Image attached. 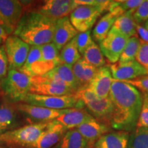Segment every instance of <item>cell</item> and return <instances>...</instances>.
Here are the masks:
<instances>
[{"label": "cell", "mask_w": 148, "mask_h": 148, "mask_svg": "<svg viewBox=\"0 0 148 148\" xmlns=\"http://www.w3.org/2000/svg\"><path fill=\"white\" fill-rule=\"evenodd\" d=\"M109 97L113 106L110 127L126 132L135 130L143 105L139 90L126 82L114 79Z\"/></svg>", "instance_id": "1"}, {"label": "cell", "mask_w": 148, "mask_h": 148, "mask_svg": "<svg viewBox=\"0 0 148 148\" xmlns=\"http://www.w3.org/2000/svg\"><path fill=\"white\" fill-rule=\"evenodd\" d=\"M4 48L9 69L19 71L26 61L30 49L29 45L18 37L12 35L9 36L5 40Z\"/></svg>", "instance_id": "9"}, {"label": "cell", "mask_w": 148, "mask_h": 148, "mask_svg": "<svg viewBox=\"0 0 148 148\" xmlns=\"http://www.w3.org/2000/svg\"><path fill=\"white\" fill-rule=\"evenodd\" d=\"M76 36L66 44L60 50V60L61 64L73 66L79 59L82 58L77 49Z\"/></svg>", "instance_id": "27"}, {"label": "cell", "mask_w": 148, "mask_h": 148, "mask_svg": "<svg viewBox=\"0 0 148 148\" xmlns=\"http://www.w3.org/2000/svg\"><path fill=\"white\" fill-rule=\"evenodd\" d=\"M0 26H1L3 27V28H4L5 30H6V32L8 33V34H11V33H12V31L11 30V29H10V27H8V25H7V23L5 22L4 19L3 18L1 13H0Z\"/></svg>", "instance_id": "42"}, {"label": "cell", "mask_w": 148, "mask_h": 148, "mask_svg": "<svg viewBox=\"0 0 148 148\" xmlns=\"http://www.w3.org/2000/svg\"><path fill=\"white\" fill-rule=\"evenodd\" d=\"M73 74L77 79L79 88L88 86L97 71V68L81 58L72 66ZM78 88V89H79Z\"/></svg>", "instance_id": "21"}, {"label": "cell", "mask_w": 148, "mask_h": 148, "mask_svg": "<svg viewBox=\"0 0 148 148\" xmlns=\"http://www.w3.org/2000/svg\"><path fill=\"white\" fill-rule=\"evenodd\" d=\"M29 93L48 96L73 95L74 92L53 70L40 76L31 77Z\"/></svg>", "instance_id": "5"}, {"label": "cell", "mask_w": 148, "mask_h": 148, "mask_svg": "<svg viewBox=\"0 0 148 148\" xmlns=\"http://www.w3.org/2000/svg\"><path fill=\"white\" fill-rule=\"evenodd\" d=\"M76 129L87 142L89 148H92L101 136L111 130L109 125L97 121L92 116L79 125Z\"/></svg>", "instance_id": "13"}, {"label": "cell", "mask_w": 148, "mask_h": 148, "mask_svg": "<svg viewBox=\"0 0 148 148\" xmlns=\"http://www.w3.org/2000/svg\"><path fill=\"white\" fill-rule=\"evenodd\" d=\"M129 132L123 131L108 132L99 138L95 144V148H127Z\"/></svg>", "instance_id": "19"}, {"label": "cell", "mask_w": 148, "mask_h": 148, "mask_svg": "<svg viewBox=\"0 0 148 148\" xmlns=\"http://www.w3.org/2000/svg\"><path fill=\"white\" fill-rule=\"evenodd\" d=\"M128 38L112 27L106 38L99 42V48L109 62L114 64L119 60Z\"/></svg>", "instance_id": "10"}, {"label": "cell", "mask_w": 148, "mask_h": 148, "mask_svg": "<svg viewBox=\"0 0 148 148\" xmlns=\"http://www.w3.org/2000/svg\"><path fill=\"white\" fill-rule=\"evenodd\" d=\"M108 10L106 6H78L70 14L69 19L77 32H85L90 30L98 17Z\"/></svg>", "instance_id": "8"}, {"label": "cell", "mask_w": 148, "mask_h": 148, "mask_svg": "<svg viewBox=\"0 0 148 148\" xmlns=\"http://www.w3.org/2000/svg\"><path fill=\"white\" fill-rule=\"evenodd\" d=\"M56 21L37 11L23 14L14 31L18 37L28 45L42 46L53 41Z\"/></svg>", "instance_id": "2"}, {"label": "cell", "mask_w": 148, "mask_h": 148, "mask_svg": "<svg viewBox=\"0 0 148 148\" xmlns=\"http://www.w3.org/2000/svg\"><path fill=\"white\" fill-rule=\"evenodd\" d=\"M91 116L87 110L84 108H71L68 112L58 116L55 120L63 125L65 128L71 130L76 128Z\"/></svg>", "instance_id": "20"}, {"label": "cell", "mask_w": 148, "mask_h": 148, "mask_svg": "<svg viewBox=\"0 0 148 148\" xmlns=\"http://www.w3.org/2000/svg\"><path fill=\"white\" fill-rule=\"evenodd\" d=\"M136 32L140 38V40L148 42V30L143 25L136 24Z\"/></svg>", "instance_id": "40"}, {"label": "cell", "mask_w": 148, "mask_h": 148, "mask_svg": "<svg viewBox=\"0 0 148 148\" xmlns=\"http://www.w3.org/2000/svg\"><path fill=\"white\" fill-rule=\"evenodd\" d=\"M42 60L40 46H32L29 49L26 61L22 68H27L34 62Z\"/></svg>", "instance_id": "36"}, {"label": "cell", "mask_w": 148, "mask_h": 148, "mask_svg": "<svg viewBox=\"0 0 148 148\" xmlns=\"http://www.w3.org/2000/svg\"><path fill=\"white\" fill-rule=\"evenodd\" d=\"M42 59L49 62H56L61 64L59 50L53 42L40 46Z\"/></svg>", "instance_id": "32"}, {"label": "cell", "mask_w": 148, "mask_h": 148, "mask_svg": "<svg viewBox=\"0 0 148 148\" xmlns=\"http://www.w3.org/2000/svg\"><path fill=\"white\" fill-rule=\"evenodd\" d=\"M110 69L112 78L120 82L132 80L147 75V72L136 60L126 62H117L110 64Z\"/></svg>", "instance_id": "12"}, {"label": "cell", "mask_w": 148, "mask_h": 148, "mask_svg": "<svg viewBox=\"0 0 148 148\" xmlns=\"http://www.w3.org/2000/svg\"><path fill=\"white\" fill-rule=\"evenodd\" d=\"M116 19V16L110 12L104 14L97 22L92 31V36L97 41L100 42L106 38L113 26Z\"/></svg>", "instance_id": "26"}, {"label": "cell", "mask_w": 148, "mask_h": 148, "mask_svg": "<svg viewBox=\"0 0 148 148\" xmlns=\"http://www.w3.org/2000/svg\"><path fill=\"white\" fill-rule=\"evenodd\" d=\"M8 33L6 32V30L0 26V45H1L3 42H5V40L8 38Z\"/></svg>", "instance_id": "41"}, {"label": "cell", "mask_w": 148, "mask_h": 148, "mask_svg": "<svg viewBox=\"0 0 148 148\" xmlns=\"http://www.w3.org/2000/svg\"><path fill=\"white\" fill-rule=\"evenodd\" d=\"M140 44V40L138 38V36L129 38L118 62H126L135 60L139 49Z\"/></svg>", "instance_id": "31"}, {"label": "cell", "mask_w": 148, "mask_h": 148, "mask_svg": "<svg viewBox=\"0 0 148 148\" xmlns=\"http://www.w3.org/2000/svg\"><path fill=\"white\" fill-rule=\"evenodd\" d=\"M49 123V121L40 122L8 131L0 134V142L8 146L29 148L38 140Z\"/></svg>", "instance_id": "4"}, {"label": "cell", "mask_w": 148, "mask_h": 148, "mask_svg": "<svg viewBox=\"0 0 148 148\" xmlns=\"http://www.w3.org/2000/svg\"><path fill=\"white\" fill-rule=\"evenodd\" d=\"M23 12L21 1L0 0V13L12 32L23 16Z\"/></svg>", "instance_id": "18"}, {"label": "cell", "mask_w": 148, "mask_h": 148, "mask_svg": "<svg viewBox=\"0 0 148 148\" xmlns=\"http://www.w3.org/2000/svg\"><path fill=\"white\" fill-rule=\"evenodd\" d=\"M135 23L140 25L145 23L148 20V0H143L132 14Z\"/></svg>", "instance_id": "33"}, {"label": "cell", "mask_w": 148, "mask_h": 148, "mask_svg": "<svg viewBox=\"0 0 148 148\" xmlns=\"http://www.w3.org/2000/svg\"><path fill=\"white\" fill-rule=\"evenodd\" d=\"M83 57H84L83 58L88 63L97 69L105 66V64H106V60L100 48L94 41L84 51Z\"/></svg>", "instance_id": "29"}, {"label": "cell", "mask_w": 148, "mask_h": 148, "mask_svg": "<svg viewBox=\"0 0 148 148\" xmlns=\"http://www.w3.org/2000/svg\"><path fill=\"white\" fill-rule=\"evenodd\" d=\"M144 27H145V28H146V29H147V30H148V20H147V21H146V22H145V24H144Z\"/></svg>", "instance_id": "44"}, {"label": "cell", "mask_w": 148, "mask_h": 148, "mask_svg": "<svg viewBox=\"0 0 148 148\" xmlns=\"http://www.w3.org/2000/svg\"><path fill=\"white\" fill-rule=\"evenodd\" d=\"M6 147H3V148H23V147H14V146H8L5 145Z\"/></svg>", "instance_id": "43"}, {"label": "cell", "mask_w": 148, "mask_h": 148, "mask_svg": "<svg viewBox=\"0 0 148 148\" xmlns=\"http://www.w3.org/2000/svg\"><path fill=\"white\" fill-rule=\"evenodd\" d=\"M77 7L75 0H47L42 2L37 12L56 21L67 16Z\"/></svg>", "instance_id": "11"}, {"label": "cell", "mask_w": 148, "mask_h": 148, "mask_svg": "<svg viewBox=\"0 0 148 148\" xmlns=\"http://www.w3.org/2000/svg\"><path fill=\"white\" fill-rule=\"evenodd\" d=\"M72 66L67 64H60L53 69L61 80L73 91L74 93L78 90L79 86L73 74Z\"/></svg>", "instance_id": "28"}, {"label": "cell", "mask_w": 148, "mask_h": 148, "mask_svg": "<svg viewBox=\"0 0 148 148\" xmlns=\"http://www.w3.org/2000/svg\"><path fill=\"white\" fill-rule=\"evenodd\" d=\"M74 95L84 103L87 112L92 117L110 126L111 115L113 111L110 97L103 99H99L88 86L79 88Z\"/></svg>", "instance_id": "3"}, {"label": "cell", "mask_w": 148, "mask_h": 148, "mask_svg": "<svg viewBox=\"0 0 148 148\" xmlns=\"http://www.w3.org/2000/svg\"><path fill=\"white\" fill-rule=\"evenodd\" d=\"M16 117V109L11 103L6 101L0 103V134L10 128Z\"/></svg>", "instance_id": "25"}, {"label": "cell", "mask_w": 148, "mask_h": 148, "mask_svg": "<svg viewBox=\"0 0 148 148\" xmlns=\"http://www.w3.org/2000/svg\"><path fill=\"white\" fill-rule=\"evenodd\" d=\"M66 131L67 129L56 120L49 121L40 137L29 148H52L59 143Z\"/></svg>", "instance_id": "15"}, {"label": "cell", "mask_w": 148, "mask_h": 148, "mask_svg": "<svg viewBox=\"0 0 148 148\" xmlns=\"http://www.w3.org/2000/svg\"><path fill=\"white\" fill-rule=\"evenodd\" d=\"M112 27L128 38L137 35L136 23L133 20L132 15L130 13L124 14L116 18Z\"/></svg>", "instance_id": "24"}, {"label": "cell", "mask_w": 148, "mask_h": 148, "mask_svg": "<svg viewBox=\"0 0 148 148\" xmlns=\"http://www.w3.org/2000/svg\"><path fill=\"white\" fill-rule=\"evenodd\" d=\"M54 148H89L87 142L76 128L66 132Z\"/></svg>", "instance_id": "22"}, {"label": "cell", "mask_w": 148, "mask_h": 148, "mask_svg": "<svg viewBox=\"0 0 148 148\" xmlns=\"http://www.w3.org/2000/svg\"><path fill=\"white\" fill-rule=\"evenodd\" d=\"M127 84L132 85L142 92L144 95H146L148 97V74L143 76L137 77V78L132 79V80L125 81Z\"/></svg>", "instance_id": "38"}, {"label": "cell", "mask_w": 148, "mask_h": 148, "mask_svg": "<svg viewBox=\"0 0 148 148\" xmlns=\"http://www.w3.org/2000/svg\"><path fill=\"white\" fill-rule=\"evenodd\" d=\"M78 34L68 16L60 18L56 21L53 43L60 51Z\"/></svg>", "instance_id": "17"}, {"label": "cell", "mask_w": 148, "mask_h": 148, "mask_svg": "<svg viewBox=\"0 0 148 148\" xmlns=\"http://www.w3.org/2000/svg\"><path fill=\"white\" fill-rule=\"evenodd\" d=\"M16 107L20 112L26 114L31 119L42 121L43 122H49L55 120L58 116L66 113L69 110V109L56 110V109L47 108L44 107L29 105L25 103H19Z\"/></svg>", "instance_id": "16"}, {"label": "cell", "mask_w": 148, "mask_h": 148, "mask_svg": "<svg viewBox=\"0 0 148 148\" xmlns=\"http://www.w3.org/2000/svg\"><path fill=\"white\" fill-rule=\"evenodd\" d=\"M23 102L33 106L44 108L63 110L70 108H84V103L75 95L48 96L28 93L24 98Z\"/></svg>", "instance_id": "7"}, {"label": "cell", "mask_w": 148, "mask_h": 148, "mask_svg": "<svg viewBox=\"0 0 148 148\" xmlns=\"http://www.w3.org/2000/svg\"><path fill=\"white\" fill-rule=\"evenodd\" d=\"M127 148H148V127H136L130 136Z\"/></svg>", "instance_id": "30"}, {"label": "cell", "mask_w": 148, "mask_h": 148, "mask_svg": "<svg viewBox=\"0 0 148 148\" xmlns=\"http://www.w3.org/2000/svg\"><path fill=\"white\" fill-rule=\"evenodd\" d=\"M31 83V77L18 70L9 69L6 77L1 82V86L10 99L23 101L29 93Z\"/></svg>", "instance_id": "6"}, {"label": "cell", "mask_w": 148, "mask_h": 148, "mask_svg": "<svg viewBox=\"0 0 148 148\" xmlns=\"http://www.w3.org/2000/svg\"><path fill=\"white\" fill-rule=\"evenodd\" d=\"M135 60L147 71L148 74V42L140 40V47Z\"/></svg>", "instance_id": "35"}, {"label": "cell", "mask_w": 148, "mask_h": 148, "mask_svg": "<svg viewBox=\"0 0 148 148\" xmlns=\"http://www.w3.org/2000/svg\"><path fill=\"white\" fill-rule=\"evenodd\" d=\"M113 80L110 67L103 66L97 69L95 75L88 85V88L97 98L100 99H106L110 95Z\"/></svg>", "instance_id": "14"}, {"label": "cell", "mask_w": 148, "mask_h": 148, "mask_svg": "<svg viewBox=\"0 0 148 148\" xmlns=\"http://www.w3.org/2000/svg\"><path fill=\"white\" fill-rule=\"evenodd\" d=\"M143 0H124V1H112L108 8V12L116 18L121 15L130 13L132 15L134 12Z\"/></svg>", "instance_id": "23"}, {"label": "cell", "mask_w": 148, "mask_h": 148, "mask_svg": "<svg viewBox=\"0 0 148 148\" xmlns=\"http://www.w3.org/2000/svg\"><path fill=\"white\" fill-rule=\"evenodd\" d=\"M8 72V61L5 53V48L0 46V81L6 77Z\"/></svg>", "instance_id": "39"}, {"label": "cell", "mask_w": 148, "mask_h": 148, "mask_svg": "<svg viewBox=\"0 0 148 148\" xmlns=\"http://www.w3.org/2000/svg\"><path fill=\"white\" fill-rule=\"evenodd\" d=\"M76 42L79 53H80V55L83 56L84 51L93 42L91 35H90V30L79 33L76 36Z\"/></svg>", "instance_id": "34"}, {"label": "cell", "mask_w": 148, "mask_h": 148, "mask_svg": "<svg viewBox=\"0 0 148 148\" xmlns=\"http://www.w3.org/2000/svg\"><path fill=\"white\" fill-rule=\"evenodd\" d=\"M136 127H148V97L143 94V105Z\"/></svg>", "instance_id": "37"}]
</instances>
